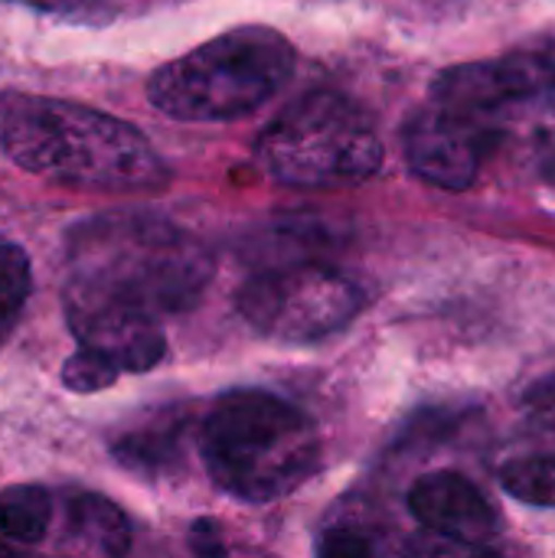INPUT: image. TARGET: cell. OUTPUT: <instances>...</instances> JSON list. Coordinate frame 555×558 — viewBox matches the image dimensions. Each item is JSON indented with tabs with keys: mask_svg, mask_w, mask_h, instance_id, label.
Masks as SVG:
<instances>
[{
	"mask_svg": "<svg viewBox=\"0 0 555 558\" xmlns=\"http://www.w3.org/2000/svg\"><path fill=\"white\" fill-rule=\"evenodd\" d=\"M213 281L209 248L154 213H105L65 235V298L154 320L200 304Z\"/></svg>",
	"mask_w": 555,
	"mask_h": 558,
	"instance_id": "cell-1",
	"label": "cell"
},
{
	"mask_svg": "<svg viewBox=\"0 0 555 558\" xmlns=\"http://www.w3.org/2000/svg\"><path fill=\"white\" fill-rule=\"evenodd\" d=\"M16 3L36 7V10H85V7H95L101 0H16Z\"/></svg>",
	"mask_w": 555,
	"mask_h": 558,
	"instance_id": "cell-19",
	"label": "cell"
},
{
	"mask_svg": "<svg viewBox=\"0 0 555 558\" xmlns=\"http://www.w3.org/2000/svg\"><path fill=\"white\" fill-rule=\"evenodd\" d=\"M33 291V268L26 252L0 235V343L13 333Z\"/></svg>",
	"mask_w": 555,
	"mask_h": 558,
	"instance_id": "cell-14",
	"label": "cell"
},
{
	"mask_svg": "<svg viewBox=\"0 0 555 558\" xmlns=\"http://www.w3.org/2000/svg\"><path fill=\"white\" fill-rule=\"evenodd\" d=\"M543 88H555V36L533 39L497 59L451 65L432 82L429 98L451 105H491Z\"/></svg>",
	"mask_w": 555,
	"mask_h": 558,
	"instance_id": "cell-8",
	"label": "cell"
},
{
	"mask_svg": "<svg viewBox=\"0 0 555 558\" xmlns=\"http://www.w3.org/2000/svg\"><path fill=\"white\" fill-rule=\"evenodd\" d=\"M65 320L72 337L79 340V350L92 353L118 376L154 369L167 353L160 320L134 311L65 298Z\"/></svg>",
	"mask_w": 555,
	"mask_h": 558,
	"instance_id": "cell-10",
	"label": "cell"
},
{
	"mask_svg": "<svg viewBox=\"0 0 555 558\" xmlns=\"http://www.w3.org/2000/svg\"><path fill=\"white\" fill-rule=\"evenodd\" d=\"M52 526V497L36 484L0 490V536L20 546H36Z\"/></svg>",
	"mask_w": 555,
	"mask_h": 558,
	"instance_id": "cell-13",
	"label": "cell"
},
{
	"mask_svg": "<svg viewBox=\"0 0 555 558\" xmlns=\"http://www.w3.org/2000/svg\"><path fill=\"white\" fill-rule=\"evenodd\" d=\"M321 553H324V556H340V558L373 556V553H376V543H373L366 533H360V530H334V533H327V536H324Z\"/></svg>",
	"mask_w": 555,
	"mask_h": 558,
	"instance_id": "cell-18",
	"label": "cell"
},
{
	"mask_svg": "<svg viewBox=\"0 0 555 558\" xmlns=\"http://www.w3.org/2000/svg\"><path fill=\"white\" fill-rule=\"evenodd\" d=\"M196 445L213 484L245 504L288 497L321 464L314 418L262 389H239L216 399L200 422Z\"/></svg>",
	"mask_w": 555,
	"mask_h": 558,
	"instance_id": "cell-3",
	"label": "cell"
},
{
	"mask_svg": "<svg viewBox=\"0 0 555 558\" xmlns=\"http://www.w3.org/2000/svg\"><path fill=\"white\" fill-rule=\"evenodd\" d=\"M183 438H186V412L157 409L131 422L124 432H118L111 438V454L121 468L157 477L177 468V461L183 458Z\"/></svg>",
	"mask_w": 555,
	"mask_h": 558,
	"instance_id": "cell-11",
	"label": "cell"
},
{
	"mask_svg": "<svg viewBox=\"0 0 555 558\" xmlns=\"http://www.w3.org/2000/svg\"><path fill=\"white\" fill-rule=\"evenodd\" d=\"M0 553H10V549H7V546H3V543H0Z\"/></svg>",
	"mask_w": 555,
	"mask_h": 558,
	"instance_id": "cell-20",
	"label": "cell"
},
{
	"mask_svg": "<svg viewBox=\"0 0 555 558\" xmlns=\"http://www.w3.org/2000/svg\"><path fill=\"white\" fill-rule=\"evenodd\" d=\"M114 379H118V373L85 350H75L62 366V383L72 392H98V389L111 386Z\"/></svg>",
	"mask_w": 555,
	"mask_h": 558,
	"instance_id": "cell-16",
	"label": "cell"
},
{
	"mask_svg": "<svg viewBox=\"0 0 555 558\" xmlns=\"http://www.w3.org/2000/svg\"><path fill=\"white\" fill-rule=\"evenodd\" d=\"M255 157L285 186L343 190L383 167V141L357 101L321 88L294 98L262 131Z\"/></svg>",
	"mask_w": 555,
	"mask_h": 558,
	"instance_id": "cell-5",
	"label": "cell"
},
{
	"mask_svg": "<svg viewBox=\"0 0 555 558\" xmlns=\"http://www.w3.org/2000/svg\"><path fill=\"white\" fill-rule=\"evenodd\" d=\"M0 111V144L10 160L49 183L154 193L170 180L150 141L114 114L43 95H7Z\"/></svg>",
	"mask_w": 555,
	"mask_h": 558,
	"instance_id": "cell-2",
	"label": "cell"
},
{
	"mask_svg": "<svg viewBox=\"0 0 555 558\" xmlns=\"http://www.w3.org/2000/svg\"><path fill=\"white\" fill-rule=\"evenodd\" d=\"M363 304L366 294L350 275L317 262L265 268L236 294V307L252 330L291 347L327 340L343 330Z\"/></svg>",
	"mask_w": 555,
	"mask_h": 558,
	"instance_id": "cell-6",
	"label": "cell"
},
{
	"mask_svg": "<svg viewBox=\"0 0 555 558\" xmlns=\"http://www.w3.org/2000/svg\"><path fill=\"white\" fill-rule=\"evenodd\" d=\"M409 167L432 186L461 193L474 186L484 163L497 154L487 131L464 111L442 101H425L402 134Z\"/></svg>",
	"mask_w": 555,
	"mask_h": 558,
	"instance_id": "cell-7",
	"label": "cell"
},
{
	"mask_svg": "<svg viewBox=\"0 0 555 558\" xmlns=\"http://www.w3.org/2000/svg\"><path fill=\"white\" fill-rule=\"evenodd\" d=\"M291 72L294 46L278 29L239 26L160 65L147 98L177 121H236L265 108Z\"/></svg>",
	"mask_w": 555,
	"mask_h": 558,
	"instance_id": "cell-4",
	"label": "cell"
},
{
	"mask_svg": "<svg viewBox=\"0 0 555 558\" xmlns=\"http://www.w3.org/2000/svg\"><path fill=\"white\" fill-rule=\"evenodd\" d=\"M523 409H527V418L530 425L546 435V438H555V373L540 379L527 396H523Z\"/></svg>",
	"mask_w": 555,
	"mask_h": 558,
	"instance_id": "cell-17",
	"label": "cell"
},
{
	"mask_svg": "<svg viewBox=\"0 0 555 558\" xmlns=\"http://www.w3.org/2000/svg\"><path fill=\"white\" fill-rule=\"evenodd\" d=\"M500 487L527 507L555 510V454H530L504 464Z\"/></svg>",
	"mask_w": 555,
	"mask_h": 558,
	"instance_id": "cell-15",
	"label": "cell"
},
{
	"mask_svg": "<svg viewBox=\"0 0 555 558\" xmlns=\"http://www.w3.org/2000/svg\"><path fill=\"white\" fill-rule=\"evenodd\" d=\"M131 546V526L124 513L98 497V494H75L65 504L59 549L75 556H124Z\"/></svg>",
	"mask_w": 555,
	"mask_h": 558,
	"instance_id": "cell-12",
	"label": "cell"
},
{
	"mask_svg": "<svg viewBox=\"0 0 555 558\" xmlns=\"http://www.w3.org/2000/svg\"><path fill=\"white\" fill-rule=\"evenodd\" d=\"M412 520L455 546L484 549L500 536V513L487 494L458 471H432L409 490Z\"/></svg>",
	"mask_w": 555,
	"mask_h": 558,
	"instance_id": "cell-9",
	"label": "cell"
}]
</instances>
